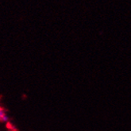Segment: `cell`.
<instances>
[{"label": "cell", "instance_id": "obj_1", "mask_svg": "<svg viewBox=\"0 0 131 131\" xmlns=\"http://www.w3.org/2000/svg\"><path fill=\"white\" fill-rule=\"evenodd\" d=\"M6 120H7V117H6L4 110L2 108V107H0V121L6 122Z\"/></svg>", "mask_w": 131, "mask_h": 131}, {"label": "cell", "instance_id": "obj_2", "mask_svg": "<svg viewBox=\"0 0 131 131\" xmlns=\"http://www.w3.org/2000/svg\"><path fill=\"white\" fill-rule=\"evenodd\" d=\"M7 128H8L10 131H15V129H14V127L13 126V125H11L10 123H7Z\"/></svg>", "mask_w": 131, "mask_h": 131}]
</instances>
